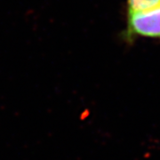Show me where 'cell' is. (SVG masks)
Masks as SVG:
<instances>
[{
    "mask_svg": "<svg viewBox=\"0 0 160 160\" xmlns=\"http://www.w3.org/2000/svg\"><path fill=\"white\" fill-rule=\"evenodd\" d=\"M126 37L127 39L135 37L160 39V6L128 12Z\"/></svg>",
    "mask_w": 160,
    "mask_h": 160,
    "instance_id": "cell-1",
    "label": "cell"
},
{
    "mask_svg": "<svg viewBox=\"0 0 160 160\" xmlns=\"http://www.w3.org/2000/svg\"><path fill=\"white\" fill-rule=\"evenodd\" d=\"M160 6V0H127L128 12L142 11Z\"/></svg>",
    "mask_w": 160,
    "mask_h": 160,
    "instance_id": "cell-2",
    "label": "cell"
}]
</instances>
